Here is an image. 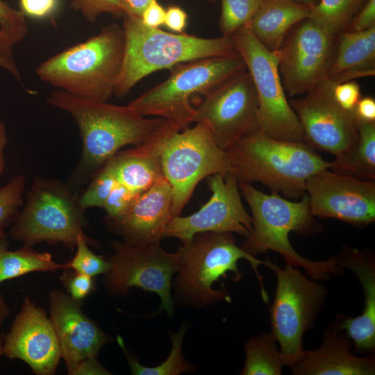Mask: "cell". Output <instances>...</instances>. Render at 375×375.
<instances>
[{
  "mask_svg": "<svg viewBox=\"0 0 375 375\" xmlns=\"http://www.w3.org/2000/svg\"><path fill=\"white\" fill-rule=\"evenodd\" d=\"M239 189L252 215V229L242 249L253 256L274 251L286 264L301 267L315 281L327 280L332 275L343 273L344 268L337 263L335 257L322 261L310 260L298 253L290 242L291 232L308 236L322 230L311 214L306 194L301 200L293 201L275 192L265 194L250 183L239 182Z\"/></svg>",
  "mask_w": 375,
  "mask_h": 375,
  "instance_id": "1",
  "label": "cell"
},
{
  "mask_svg": "<svg viewBox=\"0 0 375 375\" xmlns=\"http://www.w3.org/2000/svg\"><path fill=\"white\" fill-rule=\"evenodd\" d=\"M124 49L122 26L111 24L43 61L35 72L42 81L75 97L107 102L114 92Z\"/></svg>",
  "mask_w": 375,
  "mask_h": 375,
  "instance_id": "2",
  "label": "cell"
},
{
  "mask_svg": "<svg viewBox=\"0 0 375 375\" xmlns=\"http://www.w3.org/2000/svg\"><path fill=\"white\" fill-rule=\"evenodd\" d=\"M226 152L229 174L238 182H259L290 199L301 198L307 180L331 167V162L305 142L276 140L262 131L240 140Z\"/></svg>",
  "mask_w": 375,
  "mask_h": 375,
  "instance_id": "3",
  "label": "cell"
},
{
  "mask_svg": "<svg viewBox=\"0 0 375 375\" xmlns=\"http://www.w3.org/2000/svg\"><path fill=\"white\" fill-rule=\"evenodd\" d=\"M125 49L113 94L125 97L142 78L192 60L236 52L231 37L205 38L145 26L140 17L123 15Z\"/></svg>",
  "mask_w": 375,
  "mask_h": 375,
  "instance_id": "4",
  "label": "cell"
},
{
  "mask_svg": "<svg viewBox=\"0 0 375 375\" xmlns=\"http://www.w3.org/2000/svg\"><path fill=\"white\" fill-rule=\"evenodd\" d=\"M47 103L76 122L83 144L79 166L87 173L98 172L122 147L141 144L166 121L137 115L127 106L81 99L60 89L51 91Z\"/></svg>",
  "mask_w": 375,
  "mask_h": 375,
  "instance_id": "5",
  "label": "cell"
},
{
  "mask_svg": "<svg viewBox=\"0 0 375 375\" xmlns=\"http://www.w3.org/2000/svg\"><path fill=\"white\" fill-rule=\"evenodd\" d=\"M246 69L236 51L177 65L168 78L148 90L127 106L141 116L154 115L176 124L181 129L192 123L195 107L193 97L203 99Z\"/></svg>",
  "mask_w": 375,
  "mask_h": 375,
  "instance_id": "6",
  "label": "cell"
},
{
  "mask_svg": "<svg viewBox=\"0 0 375 375\" xmlns=\"http://www.w3.org/2000/svg\"><path fill=\"white\" fill-rule=\"evenodd\" d=\"M178 275L176 280L178 293L198 305H206L224 300L231 301L226 290H216L213 283L226 274H234L233 280L238 281L242 274L238 270L240 259H246L251 265L260 287L261 297L268 303L262 276L258 267L267 266V259L261 260L239 247L231 233L204 232L194 236L189 242L178 247Z\"/></svg>",
  "mask_w": 375,
  "mask_h": 375,
  "instance_id": "7",
  "label": "cell"
},
{
  "mask_svg": "<svg viewBox=\"0 0 375 375\" xmlns=\"http://www.w3.org/2000/svg\"><path fill=\"white\" fill-rule=\"evenodd\" d=\"M83 212L78 198L62 183L36 177L10 234L26 247L47 242L73 248L79 235L87 236Z\"/></svg>",
  "mask_w": 375,
  "mask_h": 375,
  "instance_id": "8",
  "label": "cell"
},
{
  "mask_svg": "<svg viewBox=\"0 0 375 375\" xmlns=\"http://www.w3.org/2000/svg\"><path fill=\"white\" fill-rule=\"evenodd\" d=\"M160 158L162 175L172 189V217L180 215L201 181L230 170L226 151L201 123L183 129L176 126L163 144Z\"/></svg>",
  "mask_w": 375,
  "mask_h": 375,
  "instance_id": "9",
  "label": "cell"
},
{
  "mask_svg": "<svg viewBox=\"0 0 375 375\" xmlns=\"http://www.w3.org/2000/svg\"><path fill=\"white\" fill-rule=\"evenodd\" d=\"M267 267L276 275L275 297L269 310L272 333L281 347L285 365L291 367L306 349L303 335L312 328L327 294L315 280L304 276L297 267L284 269L268 260Z\"/></svg>",
  "mask_w": 375,
  "mask_h": 375,
  "instance_id": "10",
  "label": "cell"
},
{
  "mask_svg": "<svg viewBox=\"0 0 375 375\" xmlns=\"http://www.w3.org/2000/svg\"><path fill=\"white\" fill-rule=\"evenodd\" d=\"M231 37L256 92L262 132L279 140L305 142L300 122L282 84L278 51L265 48L247 26L240 28Z\"/></svg>",
  "mask_w": 375,
  "mask_h": 375,
  "instance_id": "11",
  "label": "cell"
},
{
  "mask_svg": "<svg viewBox=\"0 0 375 375\" xmlns=\"http://www.w3.org/2000/svg\"><path fill=\"white\" fill-rule=\"evenodd\" d=\"M192 122L205 124L224 151L261 131L257 94L247 69L206 96L195 107Z\"/></svg>",
  "mask_w": 375,
  "mask_h": 375,
  "instance_id": "12",
  "label": "cell"
},
{
  "mask_svg": "<svg viewBox=\"0 0 375 375\" xmlns=\"http://www.w3.org/2000/svg\"><path fill=\"white\" fill-rule=\"evenodd\" d=\"M114 252L108 259L106 284L114 293L126 294L137 287L156 293L161 300L160 310L171 317L174 304L171 281L178 269V256L164 250L160 244L131 245L125 242L112 243Z\"/></svg>",
  "mask_w": 375,
  "mask_h": 375,
  "instance_id": "13",
  "label": "cell"
},
{
  "mask_svg": "<svg viewBox=\"0 0 375 375\" xmlns=\"http://www.w3.org/2000/svg\"><path fill=\"white\" fill-rule=\"evenodd\" d=\"M338 36L310 19L297 24L278 51V71L287 95H303L328 78Z\"/></svg>",
  "mask_w": 375,
  "mask_h": 375,
  "instance_id": "14",
  "label": "cell"
},
{
  "mask_svg": "<svg viewBox=\"0 0 375 375\" xmlns=\"http://www.w3.org/2000/svg\"><path fill=\"white\" fill-rule=\"evenodd\" d=\"M335 83L328 78L290 105L300 122L304 141L313 149L335 157L357 142L358 122L354 111L342 108L333 95Z\"/></svg>",
  "mask_w": 375,
  "mask_h": 375,
  "instance_id": "15",
  "label": "cell"
},
{
  "mask_svg": "<svg viewBox=\"0 0 375 375\" xmlns=\"http://www.w3.org/2000/svg\"><path fill=\"white\" fill-rule=\"evenodd\" d=\"M210 199L196 212L173 217L162 238H175L183 244L204 232L236 233L247 238L252 229V218L241 200L239 182L232 174H217L208 177Z\"/></svg>",
  "mask_w": 375,
  "mask_h": 375,
  "instance_id": "16",
  "label": "cell"
},
{
  "mask_svg": "<svg viewBox=\"0 0 375 375\" xmlns=\"http://www.w3.org/2000/svg\"><path fill=\"white\" fill-rule=\"evenodd\" d=\"M305 190L313 216L336 219L360 228L375 221L374 181L328 169L310 176Z\"/></svg>",
  "mask_w": 375,
  "mask_h": 375,
  "instance_id": "17",
  "label": "cell"
},
{
  "mask_svg": "<svg viewBox=\"0 0 375 375\" xmlns=\"http://www.w3.org/2000/svg\"><path fill=\"white\" fill-rule=\"evenodd\" d=\"M3 351L5 356L23 360L39 375L53 374L62 358L51 319L28 297L3 336Z\"/></svg>",
  "mask_w": 375,
  "mask_h": 375,
  "instance_id": "18",
  "label": "cell"
},
{
  "mask_svg": "<svg viewBox=\"0 0 375 375\" xmlns=\"http://www.w3.org/2000/svg\"><path fill=\"white\" fill-rule=\"evenodd\" d=\"M50 315L69 374L81 362L97 358L103 346L110 341V337L83 313L81 301L61 291L51 294Z\"/></svg>",
  "mask_w": 375,
  "mask_h": 375,
  "instance_id": "19",
  "label": "cell"
},
{
  "mask_svg": "<svg viewBox=\"0 0 375 375\" xmlns=\"http://www.w3.org/2000/svg\"><path fill=\"white\" fill-rule=\"evenodd\" d=\"M172 189L162 176L149 188L135 196L124 215L112 222L125 242L131 245L160 244L172 218Z\"/></svg>",
  "mask_w": 375,
  "mask_h": 375,
  "instance_id": "20",
  "label": "cell"
},
{
  "mask_svg": "<svg viewBox=\"0 0 375 375\" xmlns=\"http://www.w3.org/2000/svg\"><path fill=\"white\" fill-rule=\"evenodd\" d=\"M342 268L351 269L364 293V308L360 315H339L335 326L349 335L357 352L372 355L375 351V258L372 252L344 246L336 257Z\"/></svg>",
  "mask_w": 375,
  "mask_h": 375,
  "instance_id": "21",
  "label": "cell"
},
{
  "mask_svg": "<svg viewBox=\"0 0 375 375\" xmlns=\"http://www.w3.org/2000/svg\"><path fill=\"white\" fill-rule=\"evenodd\" d=\"M353 342L347 333L330 323L323 333L322 345L306 350L302 358L290 368L294 375H374L375 359L372 355L355 356Z\"/></svg>",
  "mask_w": 375,
  "mask_h": 375,
  "instance_id": "22",
  "label": "cell"
},
{
  "mask_svg": "<svg viewBox=\"0 0 375 375\" xmlns=\"http://www.w3.org/2000/svg\"><path fill=\"white\" fill-rule=\"evenodd\" d=\"M176 126H178L176 124L166 120L143 143L131 149L119 151L110 159L107 162L117 183L138 194L163 176L161 151L167 138Z\"/></svg>",
  "mask_w": 375,
  "mask_h": 375,
  "instance_id": "23",
  "label": "cell"
},
{
  "mask_svg": "<svg viewBox=\"0 0 375 375\" xmlns=\"http://www.w3.org/2000/svg\"><path fill=\"white\" fill-rule=\"evenodd\" d=\"M311 8L297 0H263L247 26L265 48L277 51L290 31L309 17Z\"/></svg>",
  "mask_w": 375,
  "mask_h": 375,
  "instance_id": "24",
  "label": "cell"
},
{
  "mask_svg": "<svg viewBox=\"0 0 375 375\" xmlns=\"http://www.w3.org/2000/svg\"><path fill=\"white\" fill-rule=\"evenodd\" d=\"M374 74L375 26L360 32L342 33L328 78L339 83Z\"/></svg>",
  "mask_w": 375,
  "mask_h": 375,
  "instance_id": "25",
  "label": "cell"
},
{
  "mask_svg": "<svg viewBox=\"0 0 375 375\" xmlns=\"http://www.w3.org/2000/svg\"><path fill=\"white\" fill-rule=\"evenodd\" d=\"M358 122V138L349 150L331 162L329 169L358 179L375 178V122Z\"/></svg>",
  "mask_w": 375,
  "mask_h": 375,
  "instance_id": "26",
  "label": "cell"
},
{
  "mask_svg": "<svg viewBox=\"0 0 375 375\" xmlns=\"http://www.w3.org/2000/svg\"><path fill=\"white\" fill-rule=\"evenodd\" d=\"M276 339L270 333L251 338L244 344L245 362L242 375H281L285 363L278 350Z\"/></svg>",
  "mask_w": 375,
  "mask_h": 375,
  "instance_id": "27",
  "label": "cell"
},
{
  "mask_svg": "<svg viewBox=\"0 0 375 375\" xmlns=\"http://www.w3.org/2000/svg\"><path fill=\"white\" fill-rule=\"evenodd\" d=\"M62 268L67 269L66 264H58L49 253L38 252L31 247L6 250L0 258V284L31 272H53Z\"/></svg>",
  "mask_w": 375,
  "mask_h": 375,
  "instance_id": "28",
  "label": "cell"
},
{
  "mask_svg": "<svg viewBox=\"0 0 375 375\" xmlns=\"http://www.w3.org/2000/svg\"><path fill=\"white\" fill-rule=\"evenodd\" d=\"M368 0H319L308 19L335 36L344 32Z\"/></svg>",
  "mask_w": 375,
  "mask_h": 375,
  "instance_id": "29",
  "label": "cell"
},
{
  "mask_svg": "<svg viewBox=\"0 0 375 375\" xmlns=\"http://www.w3.org/2000/svg\"><path fill=\"white\" fill-rule=\"evenodd\" d=\"M186 330V326L183 325L177 333H169L172 341L170 353L162 364L153 367L142 365L135 358L130 356L122 339L118 336V343L127 358L131 374L135 375H178L190 371L192 365L185 359L182 352Z\"/></svg>",
  "mask_w": 375,
  "mask_h": 375,
  "instance_id": "30",
  "label": "cell"
},
{
  "mask_svg": "<svg viewBox=\"0 0 375 375\" xmlns=\"http://www.w3.org/2000/svg\"><path fill=\"white\" fill-rule=\"evenodd\" d=\"M219 22L224 36L231 37L240 28L249 24L263 0H220Z\"/></svg>",
  "mask_w": 375,
  "mask_h": 375,
  "instance_id": "31",
  "label": "cell"
},
{
  "mask_svg": "<svg viewBox=\"0 0 375 375\" xmlns=\"http://www.w3.org/2000/svg\"><path fill=\"white\" fill-rule=\"evenodd\" d=\"M25 177L17 175L0 188V233L13 222L19 214L24 199Z\"/></svg>",
  "mask_w": 375,
  "mask_h": 375,
  "instance_id": "32",
  "label": "cell"
},
{
  "mask_svg": "<svg viewBox=\"0 0 375 375\" xmlns=\"http://www.w3.org/2000/svg\"><path fill=\"white\" fill-rule=\"evenodd\" d=\"M117 183L113 171L106 162L97 173L85 192L78 198L81 207L103 208V204Z\"/></svg>",
  "mask_w": 375,
  "mask_h": 375,
  "instance_id": "33",
  "label": "cell"
},
{
  "mask_svg": "<svg viewBox=\"0 0 375 375\" xmlns=\"http://www.w3.org/2000/svg\"><path fill=\"white\" fill-rule=\"evenodd\" d=\"M88 244H94L89 237L83 235L78 237L76 254L68 263H66L67 269L92 277L106 274L109 268L108 260L94 254L88 248Z\"/></svg>",
  "mask_w": 375,
  "mask_h": 375,
  "instance_id": "34",
  "label": "cell"
},
{
  "mask_svg": "<svg viewBox=\"0 0 375 375\" xmlns=\"http://www.w3.org/2000/svg\"><path fill=\"white\" fill-rule=\"evenodd\" d=\"M28 33L25 28H0V67L21 82V74L13 56L15 44L23 40Z\"/></svg>",
  "mask_w": 375,
  "mask_h": 375,
  "instance_id": "35",
  "label": "cell"
},
{
  "mask_svg": "<svg viewBox=\"0 0 375 375\" xmlns=\"http://www.w3.org/2000/svg\"><path fill=\"white\" fill-rule=\"evenodd\" d=\"M70 6L90 22L97 21L104 13L123 15L120 0H71Z\"/></svg>",
  "mask_w": 375,
  "mask_h": 375,
  "instance_id": "36",
  "label": "cell"
},
{
  "mask_svg": "<svg viewBox=\"0 0 375 375\" xmlns=\"http://www.w3.org/2000/svg\"><path fill=\"white\" fill-rule=\"evenodd\" d=\"M137 194L117 183L106 199L103 208L109 220L119 219L128 209Z\"/></svg>",
  "mask_w": 375,
  "mask_h": 375,
  "instance_id": "37",
  "label": "cell"
},
{
  "mask_svg": "<svg viewBox=\"0 0 375 375\" xmlns=\"http://www.w3.org/2000/svg\"><path fill=\"white\" fill-rule=\"evenodd\" d=\"M62 279L69 296L78 301L86 297L94 289L92 276L84 274L74 271L65 272Z\"/></svg>",
  "mask_w": 375,
  "mask_h": 375,
  "instance_id": "38",
  "label": "cell"
},
{
  "mask_svg": "<svg viewBox=\"0 0 375 375\" xmlns=\"http://www.w3.org/2000/svg\"><path fill=\"white\" fill-rule=\"evenodd\" d=\"M333 95L337 103L343 109L354 111L361 97L360 85L353 81L335 83Z\"/></svg>",
  "mask_w": 375,
  "mask_h": 375,
  "instance_id": "39",
  "label": "cell"
},
{
  "mask_svg": "<svg viewBox=\"0 0 375 375\" xmlns=\"http://www.w3.org/2000/svg\"><path fill=\"white\" fill-rule=\"evenodd\" d=\"M58 0H19L20 12L29 17L42 19L53 15L58 8Z\"/></svg>",
  "mask_w": 375,
  "mask_h": 375,
  "instance_id": "40",
  "label": "cell"
},
{
  "mask_svg": "<svg viewBox=\"0 0 375 375\" xmlns=\"http://www.w3.org/2000/svg\"><path fill=\"white\" fill-rule=\"evenodd\" d=\"M375 26V0H368L345 31L360 32Z\"/></svg>",
  "mask_w": 375,
  "mask_h": 375,
  "instance_id": "41",
  "label": "cell"
},
{
  "mask_svg": "<svg viewBox=\"0 0 375 375\" xmlns=\"http://www.w3.org/2000/svg\"><path fill=\"white\" fill-rule=\"evenodd\" d=\"M27 28L25 16L8 3L0 0V28Z\"/></svg>",
  "mask_w": 375,
  "mask_h": 375,
  "instance_id": "42",
  "label": "cell"
},
{
  "mask_svg": "<svg viewBox=\"0 0 375 375\" xmlns=\"http://www.w3.org/2000/svg\"><path fill=\"white\" fill-rule=\"evenodd\" d=\"M188 14L180 6H170L165 10L164 25L170 31L183 33L187 26Z\"/></svg>",
  "mask_w": 375,
  "mask_h": 375,
  "instance_id": "43",
  "label": "cell"
},
{
  "mask_svg": "<svg viewBox=\"0 0 375 375\" xmlns=\"http://www.w3.org/2000/svg\"><path fill=\"white\" fill-rule=\"evenodd\" d=\"M165 9L158 2L153 0L142 12L140 19L147 27L159 28L164 25Z\"/></svg>",
  "mask_w": 375,
  "mask_h": 375,
  "instance_id": "44",
  "label": "cell"
},
{
  "mask_svg": "<svg viewBox=\"0 0 375 375\" xmlns=\"http://www.w3.org/2000/svg\"><path fill=\"white\" fill-rule=\"evenodd\" d=\"M358 121L375 122V99L372 97H361L354 109Z\"/></svg>",
  "mask_w": 375,
  "mask_h": 375,
  "instance_id": "45",
  "label": "cell"
},
{
  "mask_svg": "<svg viewBox=\"0 0 375 375\" xmlns=\"http://www.w3.org/2000/svg\"><path fill=\"white\" fill-rule=\"evenodd\" d=\"M71 374L73 375H105L110 374L96 358L87 359L77 365Z\"/></svg>",
  "mask_w": 375,
  "mask_h": 375,
  "instance_id": "46",
  "label": "cell"
},
{
  "mask_svg": "<svg viewBox=\"0 0 375 375\" xmlns=\"http://www.w3.org/2000/svg\"><path fill=\"white\" fill-rule=\"evenodd\" d=\"M153 0H120L123 15L140 17Z\"/></svg>",
  "mask_w": 375,
  "mask_h": 375,
  "instance_id": "47",
  "label": "cell"
},
{
  "mask_svg": "<svg viewBox=\"0 0 375 375\" xmlns=\"http://www.w3.org/2000/svg\"><path fill=\"white\" fill-rule=\"evenodd\" d=\"M6 143L7 135L6 127L3 123L0 120V176L3 173L5 166L3 151Z\"/></svg>",
  "mask_w": 375,
  "mask_h": 375,
  "instance_id": "48",
  "label": "cell"
},
{
  "mask_svg": "<svg viewBox=\"0 0 375 375\" xmlns=\"http://www.w3.org/2000/svg\"><path fill=\"white\" fill-rule=\"evenodd\" d=\"M9 314V309L0 293V325Z\"/></svg>",
  "mask_w": 375,
  "mask_h": 375,
  "instance_id": "49",
  "label": "cell"
},
{
  "mask_svg": "<svg viewBox=\"0 0 375 375\" xmlns=\"http://www.w3.org/2000/svg\"><path fill=\"white\" fill-rule=\"evenodd\" d=\"M8 243L4 233H0V258L3 253L8 250Z\"/></svg>",
  "mask_w": 375,
  "mask_h": 375,
  "instance_id": "50",
  "label": "cell"
},
{
  "mask_svg": "<svg viewBox=\"0 0 375 375\" xmlns=\"http://www.w3.org/2000/svg\"><path fill=\"white\" fill-rule=\"evenodd\" d=\"M301 1L312 7L315 6L319 1V0H301Z\"/></svg>",
  "mask_w": 375,
  "mask_h": 375,
  "instance_id": "51",
  "label": "cell"
},
{
  "mask_svg": "<svg viewBox=\"0 0 375 375\" xmlns=\"http://www.w3.org/2000/svg\"><path fill=\"white\" fill-rule=\"evenodd\" d=\"M3 335H1V336H0V358H1V356L3 354Z\"/></svg>",
  "mask_w": 375,
  "mask_h": 375,
  "instance_id": "52",
  "label": "cell"
},
{
  "mask_svg": "<svg viewBox=\"0 0 375 375\" xmlns=\"http://www.w3.org/2000/svg\"><path fill=\"white\" fill-rule=\"evenodd\" d=\"M211 2H215L216 0H209Z\"/></svg>",
  "mask_w": 375,
  "mask_h": 375,
  "instance_id": "53",
  "label": "cell"
},
{
  "mask_svg": "<svg viewBox=\"0 0 375 375\" xmlns=\"http://www.w3.org/2000/svg\"><path fill=\"white\" fill-rule=\"evenodd\" d=\"M297 1L302 2L301 0H297Z\"/></svg>",
  "mask_w": 375,
  "mask_h": 375,
  "instance_id": "54",
  "label": "cell"
}]
</instances>
